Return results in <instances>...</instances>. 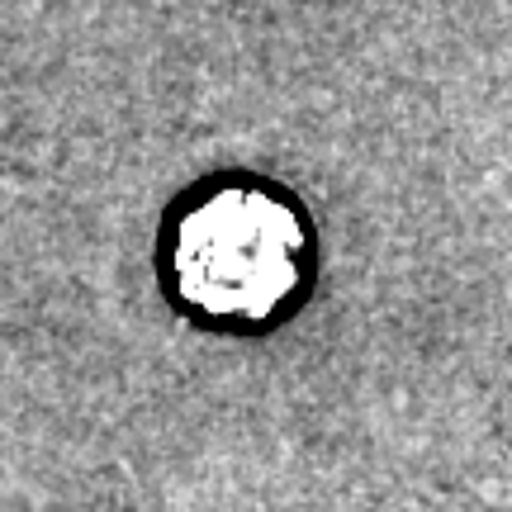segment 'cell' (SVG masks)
Wrapping results in <instances>:
<instances>
[{"label":"cell","instance_id":"obj_1","mask_svg":"<svg viewBox=\"0 0 512 512\" xmlns=\"http://www.w3.org/2000/svg\"><path fill=\"white\" fill-rule=\"evenodd\" d=\"M304 252L309 238L290 204L271 190L233 185L185 209L171 242V271L185 304L209 318L256 323L299 290Z\"/></svg>","mask_w":512,"mask_h":512}]
</instances>
